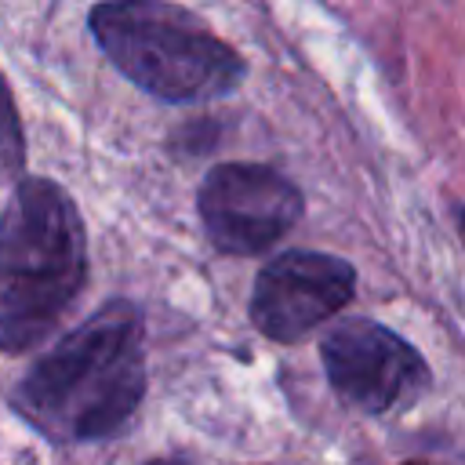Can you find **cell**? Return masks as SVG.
Masks as SVG:
<instances>
[{
  "instance_id": "9",
  "label": "cell",
  "mask_w": 465,
  "mask_h": 465,
  "mask_svg": "<svg viewBox=\"0 0 465 465\" xmlns=\"http://www.w3.org/2000/svg\"><path fill=\"white\" fill-rule=\"evenodd\" d=\"M403 465H421V461H403Z\"/></svg>"
},
{
  "instance_id": "3",
  "label": "cell",
  "mask_w": 465,
  "mask_h": 465,
  "mask_svg": "<svg viewBox=\"0 0 465 465\" xmlns=\"http://www.w3.org/2000/svg\"><path fill=\"white\" fill-rule=\"evenodd\" d=\"M94 44L145 94L167 105H196L232 94L247 62L214 36L203 18L160 0L98 4L87 15Z\"/></svg>"
},
{
  "instance_id": "4",
  "label": "cell",
  "mask_w": 465,
  "mask_h": 465,
  "mask_svg": "<svg viewBox=\"0 0 465 465\" xmlns=\"http://www.w3.org/2000/svg\"><path fill=\"white\" fill-rule=\"evenodd\" d=\"M203 232L218 254L251 258L283 240L305 214L302 189L269 163H214L196 193Z\"/></svg>"
},
{
  "instance_id": "5",
  "label": "cell",
  "mask_w": 465,
  "mask_h": 465,
  "mask_svg": "<svg viewBox=\"0 0 465 465\" xmlns=\"http://www.w3.org/2000/svg\"><path fill=\"white\" fill-rule=\"evenodd\" d=\"M320 363L331 389L363 414L407 411L432 385L425 356L378 320H338L320 338Z\"/></svg>"
},
{
  "instance_id": "7",
  "label": "cell",
  "mask_w": 465,
  "mask_h": 465,
  "mask_svg": "<svg viewBox=\"0 0 465 465\" xmlns=\"http://www.w3.org/2000/svg\"><path fill=\"white\" fill-rule=\"evenodd\" d=\"M22 178H25V134L7 76L0 73V185H15Z\"/></svg>"
},
{
  "instance_id": "1",
  "label": "cell",
  "mask_w": 465,
  "mask_h": 465,
  "mask_svg": "<svg viewBox=\"0 0 465 465\" xmlns=\"http://www.w3.org/2000/svg\"><path fill=\"white\" fill-rule=\"evenodd\" d=\"M145 396V316L109 298L15 385L11 407L51 443L116 436Z\"/></svg>"
},
{
  "instance_id": "6",
  "label": "cell",
  "mask_w": 465,
  "mask_h": 465,
  "mask_svg": "<svg viewBox=\"0 0 465 465\" xmlns=\"http://www.w3.org/2000/svg\"><path fill=\"white\" fill-rule=\"evenodd\" d=\"M352 294L356 269L345 258L327 251H280L258 269L247 312L258 334L280 345H294L338 316Z\"/></svg>"
},
{
  "instance_id": "2",
  "label": "cell",
  "mask_w": 465,
  "mask_h": 465,
  "mask_svg": "<svg viewBox=\"0 0 465 465\" xmlns=\"http://www.w3.org/2000/svg\"><path fill=\"white\" fill-rule=\"evenodd\" d=\"M87 283V229L54 178L25 174L0 211V352L40 345Z\"/></svg>"
},
{
  "instance_id": "8",
  "label": "cell",
  "mask_w": 465,
  "mask_h": 465,
  "mask_svg": "<svg viewBox=\"0 0 465 465\" xmlns=\"http://www.w3.org/2000/svg\"><path fill=\"white\" fill-rule=\"evenodd\" d=\"M145 465H189V461H182V458H153Z\"/></svg>"
}]
</instances>
